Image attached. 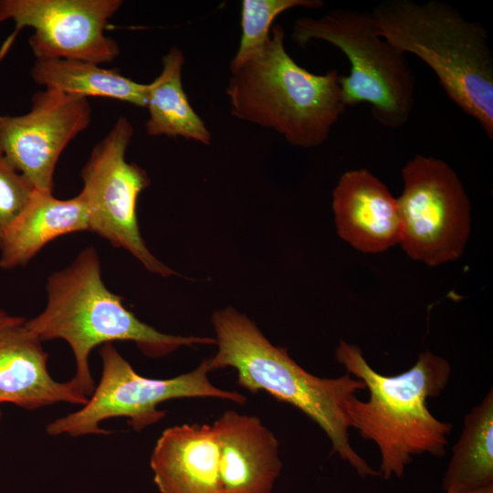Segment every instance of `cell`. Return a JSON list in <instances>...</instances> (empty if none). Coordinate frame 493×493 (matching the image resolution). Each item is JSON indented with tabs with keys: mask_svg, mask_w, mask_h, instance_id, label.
Listing matches in <instances>:
<instances>
[{
	"mask_svg": "<svg viewBox=\"0 0 493 493\" xmlns=\"http://www.w3.org/2000/svg\"><path fill=\"white\" fill-rule=\"evenodd\" d=\"M335 358L369 391L367 401L351 398L346 413L350 428L377 446L380 477L401 478L414 456L445 455L453 425L434 416L426 404L449 382L451 366L445 358L426 350L410 369L391 376L376 372L362 349L345 341H340Z\"/></svg>",
	"mask_w": 493,
	"mask_h": 493,
	"instance_id": "obj_1",
	"label": "cell"
},
{
	"mask_svg": "<svg viewBox=\"0 0 493 493\" xmlns=\"http://www.w3.org/2000/svg\"><path fill=\"white\" fill-rule=\"evenodd\" d=\"M150 466L161 493H271L283 465L258 417L226 411L212 424L166 428Z\"/></svg>",
	"mask_w": 493,
	"mask_h": 493,
	"instance_id": "obj_2",
	"label": "cell"
},
{
	"mask_svg": "<svg viewBox=\"0 0 493 493\" xmlns=\"http://www.w3.org/2000/svg\"><path fill=\"white\" fill-rule=\"evenodd\" d=\"M216 354L208 359L212 372L226 367L236 371L237 383L257 393L265 391L280 402L289 404L314 421L337 454L362 477L379 476L351 446L346 405L365 388L348 372L337 378L315 376L288 353L274 346L246 316L227 307L212 317Z\"/></svg>",
	"mask_w": 493,
	"mask_h": 493,
	"instance_id": "obj_3",
	"label": "cell"
},
{
	"mask_svg": "<svg viewBox=\"0 0 493 493\" xmlns=\"http://www.w3.org/2000/svg\"><path fill=\"white\" fill-rule=\"evenodd\" d=\"M46 289L45 309L25 325L42 341L61 339L70 346L76 364L71 380L88 397L96 387L89 357L98 345L132 341L143 354L157 358L182 346L215 344L214 338L166 334L140 320L125 308L123 298L106 287L93 246L48 276Z\"/></svg>",
	"mask_w": 493,
	"mask_h": 493,
	"instance_id": "obj_4",
	"label": "cell"
},
{
	"mask_svg": "<svg viewBox=\"0 0 493 493\" xmlns=\"http://www.w3.org/2000/svg\"><path fill=\"white\" fill-rule=\"evenodd\" d=\"M371 16L377 32L435 74L448 99L493 139V54L485 27L439 0H384Z\"/></svg>",
	"mask_w": 493,
	"mask_h": 493,
	"instance_id": "obj_5",
	"label": "cell"
},
{
	"mask_svg": "<svg viewBox=\"0 0 493 493\" xmlns=\"http://www.w3.org/2000/svg\"><path fill=\"white\" fill-rule=\"evenodd\" d=\"M339 79L336 69L319 75L297 64L283 26L275 24L264 47L231 71L226 94L234 117L313 148L326 142L347 108Z\"/></svg>",
	"mask_w": 493,
	"mask_h": 493,
	"instance_id": "obj_6",
	"label": "cell"
},
{
	"mask_svg": "<svg viewBox=\"0 0 493 493\" xmlns=\"http://www.w3.org/2000/svg\"><path fill=\"white\" fill-rule=\"evenodd\" d=\"M292 39L301 47L324 41L346 56L350 73L339 79L346 107L367 103L376 121L387 128L409 121L415 75L405 54L379 35L370 13L336 8L319 17H299Z\"/></svg>",
	"mask_w": 493,
	"mask_h": 493,
	"instance_id": "obj_7",
	"label": "cell"
},
{
	"mask_svg": "<svg viewBox=\"0 0 493 493\" xmlns=\"http://www.w3.org/2000/svg\"><path fill=\"white\" fill-rule=\"evenodd\" d=\"M99 352L102 373L98 386L80 409L49 423L47 435H107L111 432L100 425L114 417H126L133 430L141 431L165 416L166 412L158 409L160 404L176 398L213 397L238 404L246 402L238 392L223 390L210 382L208 359L189 372L152 379L137 373L112 343L101 345Z\"/></svg>",
	"mask_w": 493,
	"mask_h": 493,
	"instance_id": "obj_8",
	"label": "cell"
},
{
	"mask_svg": "<svg viewBox=\"0 0 493 493\" xmlns=\"http://www.w3.org/2000/svg\"><path fill=\"white\" fill-rule=\"evenodd\" d=\"M397 198L402 234L399 245L414 261L435 267L458 259L471 229V204L454 169L424 154L402 168Z\"/></svg>",
	"mask_w": 493,
	"mask_h": 493,
	"instance_id": "obj_9",
	"label": "cell"
},
{
	"mask_svg": "<svg viewBox=\"0 0 493 493\" xmlns=\"http://www.w3.org/2000/svg\"><path fill=\"white\" fill-rule=\"evenodd\" d=\"M132 134L131 121L120 117L83 166L80 194L88 207L89 231L130 252L150 272L173 276L175 272L151 253L140 233L137 202L150 179L142 167L125 159Z\"/></svg>",
	"mask_w": 493,
	"mask_h": 493,
	"instance_id": "obj_10",
	"label": "cell"
},
{
	"mask_svg": "<svg viewBox=\"0 0 493 493\" xmlns=\"http://www.w3.org/2000/svg\"><path fill=\"white\" fill-rule=\"evenodd\" d=\"M121 0H0V23L31 27L28 43L37 60L77 59L110 63L120 54L106 36Z\"/></svg>",
	"mask_w": 493,
	"mask_h": 493,
	"instance_id": "obj_11",
	"label": "cell"
},
{
	"mask_svg": "<svg viewBox=\"0 0 493 493\" xmlns=\"http://www.w3.org/2000/svg\"><path fill=\"white\" fill-rule=\"evenodd\" d=\"M90 121L87 98L44 89L33 95L28 112L0 114V150L37 190L52 192L60 154Z\"/></svg>",
	"mask_w": 493,
	"mask_h": 493,
	"instance_id": "obj_12",
	"label": "cell"
},
{
	"mask_svg": "<svg viewBox=\"0 0 493 493\" xmlns=\"http://www.w3.org/2000/svg\"><path fill=\"white\" fill-rule=\"evenodd\" d=\"M332 211L339 236L362 253H382L400 243L397 198L365 168L341 174L332 192Z\"/></svg>",
	"mask_w": 493,
	"mask_h": 493,
	"instance_id": "obj_13",
	"label": "cell"
},
{
	"mask_svg": "<svg viewBox=\"0 0 493 493\" xmlns=\"http://www.w3.org/2000/svg\"><path fill=\"white\" fill-rule=\"evenodd\" d=\"M25 322L0 330V403L27 410L58 403L84 405L89 397L72 380L51 377L43 341Z\"/></svg>",
	"mask_w": 493,
	"mask_h": 493,
	"instance_id": "obj_14",
	"label": "cell"
},
{
	"mask_svg": "<svg viewBox=\"0 0 493 493\" xmlns=\"http://www.w3.org/2000/svg\"><path fill=\"white\" fill-rule=\"evenodd\" d=\"M82 231H89V213L80 193L64 200L55 197L52 192L36 189L4 236L0 268L24 266L50 241Z\"/></svg>",
	"mask_w": 493,
	"mask_h": 493,
	"instance_id": "obj_15",
	"label": "cell"
},
{
	"mask_svg": "<svg viewBox=\"0 0 493 493\" xmlns=\"http://www.w3.org/2000/svg\"><path fill=\"white\" fill-rule=\"evenodd\" d=\"M184 63L182 50L171 47L162 59V72L148 83L146 131L150 136L184 137L210 144L211 133L192 108L183 88Z\"/></svg>",
	"mask_w": 493,
	"mask_h": 493,
	"instance_id": "obj_16",
	"label": "cell"
},
{
	"mask_svg": "<svg viewBox=\"0 0 493 493\" xmlns=\"http://www.w3.org/2000/svg\"><path fill=\"white\" fill-rule=\"evenodd\" d=\"M34 82L45 89L88 98L103 97L146 108L148 84L138 83L100 65L77 59L37 60Z\"/></svg>",
	"mask_w": 493,
	"mask_h": 493,
	"instance_id": "obj_17",
	"label": "cell"
},
{
	"mask_svg": "<svg viewBox=\"0 0 493 493\" xmlns=\"http://www.w3.org/2000/svg\"><path fill=\"white\" fill-rule=\"evenodd\" d=\"M493 485V392L468 413L444 474L446 493Z\"/></svg>",
	"mask_w": 493,
	"mask_h": 493,
	"instance_id": "obj_18",
	"label": "cell"
},
{
	"mask_svg": "<svg viewBox=\"0 0 493 493\" xmlns=\"http://www.w3.org/2000/svg\"><path fill=\"white\" fill-rule=\"evenodd\" d=\"M321 6V0H243L242 35L238 49L230 62V71L239 68L264 47L278 15L297 7L317 9Z\"/></svg>",
	"mask_w": 493,
	"mask_h": 493,
	"instance_id": "obj_19",
	"label": "cell"
},
{
	"mask_svg": "<svg viewBox=\"0 0 493 493\" xmlns=\"http://www.w3.org/2000/svg\"><path fill=\"white\" fill-rule=\"evenodd\" d=\"M35 191L32 184L8 162L0 150V245Z\"/></svg>",
	"mask_w": 493,
	"mask_h": 493,
	"instance_id": "obj_20",
	"label": "cell"
},
{
	"mask_svg": "<svg viewBox=\"0 0 493 493\" xmlns=\"http://www.w3.org/2000/svg\"><path fill=\"white\" fill-rule=\"evenodd\" d=\"M26 320L23 317L9 315L5 310L0 309V330Z\"/></svg>",
	"mask_w": 493,
	"mask_h": 493,
	"instance_id": "obj_21",
	"label": "cell"
},
{
	"mask_svg": "<svg viewBox=\"0 0 493 493\" xmlns=\"http://www.w3.org/2000/svg\"><path fill=\"white\" fill-rule=\"evenodd\" d=\"M452 493H493V485L485 487V488L470 489V490H463V491L452 492Z\"/></svg>",
	"mask_w": 493,
	"mask_h": 493,
	"instance_id": "obj_22",
	"label": "cell"
},
{
	"mask_svg": "<svg viewBox=\"0 0 493 493\" xmlns=\"http://www.w3.org/2000/svg\"><path fill=\"white\" fill-rule=\"evenodd\" d=\"M2 413L0 412V418H1Z\"/></svg>",
	"mask_w": 493,
	"mask_h": 493,
	"instance_id": "obj_23",
	"label": "cell"
}]
</instances>
